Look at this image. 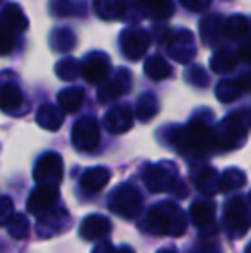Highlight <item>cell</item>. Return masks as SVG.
<instances>
[{
	"mask_svg": "<svg viewBox=\"0 0 251 253\" xmlns=\"http://www.w3.org/2000/svg\"><path fill=\"white\" fill-rule=\"evenodd\" d=\"M146 226L153 234L160 236H182L186 231V217L181 207L174 202H162L150 209Z\"/></svg>",
	"mask_w": 251,
	"mask_h": 253,
	"instance_id": "cell-1",
	"label": "cell"
},
{
	"mask_svg": "<svg viewBox=\"0 0 251 253\" xmlns=\"http://www.w3.org/2000/svg\"><path fill=\"white\" fill-rule=\"evenodd\" d=\"M143 181L151 193H174L179 198L186 197L184 184L178 177V167L172 162L150 164L143 170Z\"/></svg>",
	"mask_w": 251,
	"mask_h": 253,
	"instance_id": "cell-2",
	"label": "cell"
},
{
	"mask_svg": "<svg viewBox=\"0 0 251 253\" xmlns=\"http://www.w3.org/2000/svg\"><path fill=\"white\" fill-rule=\"evenodd\" d=\"M174 145L182 153H207L214 148L215 134L205 124L193 123L176 133Z\"/></svg>",
	"mask_w": 251,
	"mask_h": 253,
	"instance_id": "cell-3",
	"label": "cell"
},
{
	"mask_svg": "<svg viewBox=\"0 0 251 253\" xmlns=\"http://www.w3.org/2000/svg\"><path fill=\"white\" fill-rule=\"evenodd\" d=\"M141 205H143V197L140 190L131 183L119 184L108 197L110 210L124 219H136L141 212Z\"/></svg>",
	"mask_w": 251,
	"mask_h": 253,
	"instance_id": "cell-4",
	"label": "cell"
},
{
	"mask_svg": "<svg viewBox=\"0 0 251 253\" xmlns=\"http://www.w3.org/2000/svg\"><path fill=\"white\" fill-rule=\"evenodd\" d=\"M64 176V162L59 153L48 152L38 159L33 169V179L41 186H57Z\"/></svg>",
	"mask_w": 251,
	"mask_h": 253,
	"instance_id": "cell-5",
	"label": "cell"
},
{
	"mask_svg": "<svg viewBox=\"0 0 251 253\" xmlns=\"http://www.w3.org/2000/svg\"><path fill=\"white\" fill-rule=\"evenodd\" d=\"M72 145L81 152H93L100 143V127L93 117H83L76 121L71 133Z\"/></svg>",
	"mask_w": 251,
	"mask_h": 253,
	"instance_id": "cell-6",
	"label": "cell"
},
{
	"mask_svg": "<svg viewBox=\"0 0 251 253\" xmlns=\"http://www.w3.org/2000/svg\"><path fill=\"white\" fill-rule=\"evenodd\" d=\"M110 67V59L104 52H95L81 62V76L90 84H102L107 81Z\"/></svg>",
	"mask_w": 251,
	"mask_h": 253,
	"instance_id": "cell-7",
	"label": "cell"
},
{
	"mask_svg": "<svg viewBox=\"0 0 251 253\" xmlns=\"http://www.w3.org/2000/svg\"><path fill=\"white\" fill-rule=\"evenodd\" d=\"M61 193H59L57 186H41L38 184L36 190L31 191L30 198H28V212L35 213V215H43V213L50 212L55 209Z\"/></svg>",
	"mask_w": 251,
	"mask_h": 253,
	"instance_id": "cell-8",
	"label": "cell"
},
{
	"mask_svg": "<svg viewBox=\"0 0 251 253\" xmlns=\"http://www.w3.org/2000/svg\"><path fill=\"white\" fill-rule=\"evenodd\" d=\"M150 47V35L143 30H126L121 35V48L129 60H140Z\"/></svg>",
	"mask_w": 251,
	"mask_h": 253,
	"instance_id": "cell-9",
	"label": "cell"
},
{
	"mask_svg": "<svg viewBox=\"0 0 251 253\" xmlns=\"http://www.w3.org/2000/svg\"><path fill=\"white\" fill-rule=\"evenodd\" d=\"M224 222L232 236H241L248 227V215L243 198H232L224 210Z\"/></svg>",
	"mask_w": 251,
	"mask_h": 253,
	"instance_id": "cell-10",
	"label": "cell"
},
{
	"mask_svg": "<svg viewBox=\"0 0 251 253\" xmlns=\"http://www.w3.org/2000/svg\"><path fill=\"white\" fill-rule=\"evenodd\" d=\"M129 90H131V73L122 67L110 80L102 83L100 90H98V98H100L102 103H105L108 100H115L121 95H126Z\"/></svg>",
	"mask_w": 251,
	"mask_h": 253,
	"instance_id": "cell-11",
	"label": "cell"
},
{
	"mask_svg": "<svg viewBox=\"0 0 251 253\" xmlns=\"http://www.w3.org/2000/svg\"><path fill=\"white\" fill-rule=\"evenodd\" d=\"M110 227H112L110 220L105 215L91 213V215L83 219V222L79 226V234L86 241H100L110 233Z\"/></svg>",
	"mask_w": 251,
	"mask_h": 253,
	"instance_id": "cell-12",
	"label": "cell"
},
{
	"mask_svg": "<svg viewBox=\"0 0 251 253\" xmlns=\"http://www.w3.org/2000/svg\"><path fill=\"white\" fill-rule=\"evenodd\" d=\"M104 124L107 127L108 133L112 134H122L133 127V112L131 107L122 103V105H115L105 114Z\"/></svg>",
	"mask_w": 251,
	"mask_h": 253,
	"instance_id": "cell-13",
	"label": "cell"
},
{
	"mask_svg": "<svg viewBox=\"0 0 251 253\" xmlns=\"http://www.w3.org/2000/svg\"><path fill=\"white\" fill-rule=\"evenodd\" d=\"M108 181H110V170L107 167H90L81 176V188L86 193H98L107 186Z\"/></svg>",
	"mask_w": 251,
	"mask_h": 253,
	"instance_id": "cell-14",
	"label": "cell"
},
{
	"mask_svg": "<svg viewBox=\"0 0 251 253\" xmlns=\"http://www.w3.org/2000/svg\"><path fill=\"white\" fill-rule=\"evenodd\" d=\"M23 103L24 98L19 86H16L12 83H7L3 86H0V110L2 112L16 114L23 107Z\"/></svg>",
	"mask_w": 251,
	"mask_h": 253,
	"instance_id": "cell-15",
	"label": "cell"
},
{
	"mask_svg": "<svg viewBox=\"0 0 251 253\" xmlns=\"http://www.w3.org/2000/svg\"><path fill=\"white\" fill-rule=\"evenodd\" d=\"M2 23L9 33H19V31H24L28 28V19L23 14V9H21L17 3H9V5H5Z\"/></svg>",
	"mask_w": 251,
	"mask_h": 253,
	"instance_id": "cell-16",
	"label": "cell"
},
{
	"mask_svg": "<svg viewBox=\"0 0 251 253\" xmlns=\"http://www.w3.org/2000/svg\"><path fill=\"white\" fill-rule=\"evenodd\" d=\"M36 123L40 124L43 129L48 131H57L64 123V112L57 109V107L50 105H41L36 112Z\"/></svg>",
	"mask_w": 251,
	"mask_h": 253,
	"instance_id": "cell-17",
	"label": "cell"
},
{
	"mask_svg": "<svg viewBox=\"0 0 251 253\" xmlns=\"http://www.w3.org/2000/svg\"><path fill=\"white\" fill-rule=\"evenodd\" d=\"M191 220L198 227H207L215 219V203L208 200H198L191 205Z\"/></svg>",
	"mask_w": 251,
	"mask_h": 253,
	"instance_id": "cell-18",
	"label": "cell"
},
{
	"mask_svg": "<svg viewBox=\"0 0 251 253\" xmlns=\"http://www.w3.org/2000/svg\"><path fill=\"white\" fill-rule=\"evenodd\" d=\"M57 102L61 105L64 114H74L79 110V107L83 105L84 102V91L77 86H71L66 88L59 93Z\"/></svg>",
	"mask_w": 251,
	"mask_h": 253,
	"instance_id": "cell-19",
	"label": "cell"
},
{
	"mask_svg": "<svg viewBox=\"0 0 251 253\" xmlns=\"http://www.w3.org/2000/svg\"><path fill=\"white\" fill-rule=\"evenodd\" d=\"M171 71L172 69H171V66H169V62L160 55L148 57L146 62H144V73L153 81H160V80L169 78L171 76Z\"/></svg>",
	"mask_w": 251,
	"mask_h": 253,
	"instance_id": "cell-20",
	"label": "cell"
},
{
	"mask_svg": "<svg viewBox=\"0 0 251 253\" xmlns=\"http://www.w3.org/2000/svg\"><path fill=\"white\" fill-rule=\"evenodd\" d=\"M158 112V102L157 97L151 93H144L138 98L136 102V119L141 123H148L150 119H153Z\"/></svg>",
	"mask_w": 251,
	"mask_h": 253,
	"instance_id": "cell-21",
	"label": "cell"
},
{
	"mask_svg": "<svg viewBox=\"0 0 251 253\" xmlns=\"http://www.w3.org/2000/svg\"><path fill=\"white\" fill-rule=\"evenodd\" d=\"M124 9L121 0H95V10L102 19H119L124 16Z\"/></svg>",
	"mask_w": 251,
	"mask_h": 253,
	"instance_id": "cell-22",
	"label": "cell"
},
{
	"mask_svg": "<svg viewBox=\"0 0 251 253\" xmlns=\"http://www.w3.org/2000/svg\"><path fill=\"white\" fill-rule=\"evenodd\" d=\"M7 231L16 240H24L30 234V220L24 213H14L7 222Z\"/></svg>",
	"mask_w": 251,
	"mask_h": 253,
	"instance_id": "cell-23",
	"label": "cell"
},
{
	"mask_svg": "<svg viewBox=\"0 0 251 253\" xmlns=\"http://www.w3.org/2000/svg\"><path fill=\"white\" fill-rule=\"evenodd\" d=\"M196 186L207 197H212L218 191V177L215 176L214 169H205L200 176L196 177Z\"/></svg>",
	"mask_w": 251,
	"mask_h": 253,
	"instance_id": "cell-24",
	"label": "cell"
},
{
	"mask_svg": "<svg viewBox=\"0 0 251 253\" xmlns=\"http://www.w3.org/2000/svg\"><path fill=\"white\" fill-rule=\"evenodd\" d=\"M57 76L64 81H74L77 76H81V62L71 59V57H66V59L59 60L57 67Z\"/></svg>",
	"mask_w": 251,
	"mask_h": 253,
	"instance_id": "cell-25",
	"label": "cell"
},
{
	"mask_svg": "<svg viewBox=\"0 0 251 253\" xmlns=\"http://www.w3.org/2000/svg\"><path fill=\"white\" fill-rule=\"evenodd\" d=\"M243 183H245L243 172H239V170H227V172L218 179V188H220V191H231V190L239 188Z\"/></svg>",
	"mask_w": 251,
	"mask_h": 253,
	"instance_id": "cell-26",
	"label": "cell"
},
{
	"mask_svg": "<svg viewBox=\"0 0 251 253\" xmlns=\"http://www.w3.org/2000/svg\"><path fill=\"white\" fill-rule=\"evenodd\" d=\"M150 9V12L153 14L155 17H160V19H165L172 14L174 10V5L171 3V0H144Z\"/></svg>",
	"mask_w": 251,
	"mask_h": 253,
	"instance_id": "cell-27",
	"label": "cell"
},
{
	"mask_svg": "<svg viewBox=\"0 0 251 253\" xmlns=\"http://www.w3.org/2000/svg\"><path fill=\"white\" fill-rule=\"evenodd\" d=\"M66 40L76 42V37L72 35V31L66 30V28H64V30L55 31V33L52 35V45H54V48L57 52H67V50L72 48V45L66 43Z\"/></svg>",
	"mask_w": 251,
	"mask_h": 253,
	"instance_id": "cell-28",
	"label": "cell"
},
{
	"mask_svg": "<svg viewBox=\"0 0 251 253\" xmlns=\"http://www.w3.org/2000/svg\"><path fill=\"white\" fill-rule=\"evenodd\" d=\"M14 215V202L7 195H0V226L9 222V219Z\"/></svg>",
	"mask_w": 251,
	"mask_h": 253,
	"instance_id": "cell-29",
	"label": "cell"
},
{
	"mask_svg": "<svg viewBox=\"0 0 251 253\" xmlns=\"http://www.w3.org/2000/svg\"><path fill=\"white\" fill-rule=\"evenodd\" d=\"M12 48V38L9 37V31L5 30L3 23L0 21V55L7 53Z\"/></svg>",
	"mask_w": 251,
	"mask_h": 253,
	"instance_id": "cell-30",
	"label": "cell"
},
{
	"mask_svg": "<svg viewBox=\"0 0 251 253\" xmlns=\"http://www.w3.org/2000/svg\"><path fill=\"white\" fill-rule=\"evenodd\" d=\"M181 2L189 10H203L208 5V0H181Z\"/></svg>",
	"mask_w": 251,
	"mask_h": 253,
	"instance_id": "cell-31",
	"label": "cell"
},
{
	"mask_svg": "<svg viewBox=\"0 0 251 253\" xmlns=\"http://www.w3.org/2000/svg\"><path fill=\"white\" fill-rule=\"evenodd\" d=\"M72 3H74V0H62V9H57L55 14H57L59 17H64V16H67V14H72L74 12Z\"/></svg>",
	"mask_w": 251,
	"mask_h": 253,
	"instance_id": "cell-32",
	"label": "cell"
},
{
	"mask_svg": "<svg viewBox=\"0 0 251 253\" xmlns=\"http://www.w3.org/2000/svg\"><path fill=\"white\" fill-rule=\"evenodd\" d=\"M91 253H117L114 247H112L110 243H107V241H104V243H98L97 247H95V250Z\"/></svg>",
	"mask_w": 251,
	"mask_h": 253,
	"instance_id": "cell-33",
	"label": "cell"
},
{
	"mask_svg": "<svg viewBox=\"0 0 251 253\" xmlns=\"http://www.w3.org/2000/svg\"><path fill=\"white\" fill-rule=\"evenodd\" d=\"M117 253H134V252H133V248H131V247H122Z\"/></svg>",
	"mask_w": 251,
	"mask_h": 253,
	"instance_id": "cell-34",
	"label": "cell"
},
{
	"mask_svg": "<svg viewBox=\"0 0 251 253\" xmlns=\"http://www.w3.org/2000/svg\"><path fill=\"white\" fill-rule=\"evenodd\" d=\"M158 253H176V252L174 250H160Z\"/></svg>",
	"mask_w": 251,
	"mask_h": 253,
	"instance_id": "cell-35",
	"label": "cell"
},
{
	"mask_svg": "<svg viewBox=\"0 0 251 253\" xmlns=\"http://www.w3.org/2000/svg\"><path fill=\"white\" fill-rule=\"evenodd\" d=\"M248 253H251V247H250V248H248Z\"/></svg>",
	"mask_w": 251,
	"mask_h": 253,
	"instance_id": "cell-36",
	"label": "cell"
}]
</instances>
